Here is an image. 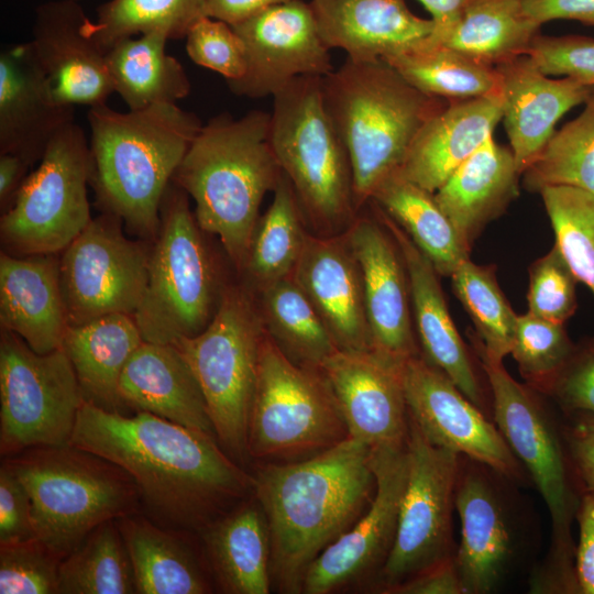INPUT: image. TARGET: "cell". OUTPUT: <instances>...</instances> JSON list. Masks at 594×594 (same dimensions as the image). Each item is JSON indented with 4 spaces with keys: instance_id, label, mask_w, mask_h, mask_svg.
<instances>
[{
    "instance_id": "cell-32",
    "label": "cell",
    "mask_w": 594,
    "mask_h": 594,
    "mask_svg": "<svg viewBox=\"0 0 594 594\" xmlns=\"http://www.w3.org/2000/svg\"><path fill=\"white\" fill-rule=\"evenodd\" d=\"M143 337L134 316L111 314L84 324L68 326L62 348L69 358L84 399L102 409L124 414L121 374Z\"/></svg>"
},
{
    "instance_id": "cell-23",
    "label": "cell",
    "mask_w": 594,
    "mask_h": 594,
    "mask_svg": "<svg viewBox=\"0 0 594 594\" xmlns=\"http://www.w3.org/2000/svg\"><path fill=\"white\" fill-rule=\"evenodd\" d=\"M493 472L460 455L454 502L461 540L454 563L465 594L493 592L514 552L513 529Z\"/></svg>"
},
{
    "instance_id": "cell-55",
    "label": "cell",
    "mask_w": 594,
    "mask_h": 594,
    "mask_svg": "<svg viewBox=\"0 0 594 594\" xmlns=\"http://www.w3.org/2000/svg\"><path fill=\"white\" fill-rule=\"evenodd\" d=\"M388 594H465L454 557L389 587Z\"/></svg>"
},
{
    "instance_id": "cell-26",
    "label": "cell",
    "mask_w": 594,
    "mask_h": 594,
    "mask_svg": "<svg viewBox=\"0 0 594 594\" xmlns=\"http://www.w3.org/2000/svg\"><path fill=\"white\" fill-rule=\"evenodd\" d=\"M499 77L503 122L520 174L535 161L558 121L583 105L594 86L543 74L522 54L495 66Z\"/></svg>"
},
{
    "instance_id": "cell-30",
    "label": "cell",
    "mask_w": 594,
    "mask_h": 594,
    "mask_svg": "<svg viewBox=\"0 0 594 594\" xmlns=\"http://www.w3.org/2000/svg\"><path fill=\"white\" fill-rule=\"evenodd\" d=\"M119 392L127 407L217 439L201 388L174 344L143 341L121 374Z\"/></svg>"
},
{
    "instance_id": "cell-52",
    "label": "cell",
    "mask_w": 594,
    "mask_h": 594,
    "mask_svg": "<svg viewBox=\"0 0 594 594\" xmlns=\"http://www.w3.org/2000/svg\"><path fill=\"white\" fill-rule=\"evenodd\" d=\"M30 495L15 475L2 462L0 469V543L34 538Z\"/></svg>"
},
{
    "instance_id": "cell-8",
    "label": "cell",
    "mask_w": 594,
    "mask_h": 594,
    "mask_svg": "<svg viewBox=\"0 0 594 594\" xmlns=\"http://www.w3.org/2000/svg\"><path fill=\"white\" fill-rule=\"evenodd\" d=\"M270 140L315 234L343 233L356 218L346 147L323 102L321 77L301 76L273 96Z\"/></svg>"
},
{
    "instance_id": "cell-57",
    "label": "cell",
    "mask_w": 594,
    "mask_h": 594,
    "mask_svg": "<svg viewBox=\"0 0 594 594\" xmlns=\"http://www.w3.org/2000/svg\"><path fill=\"white\" fill-rule=\"evenodd\" d=\"M287 1L292 0H206L205 15L235 25L270 7Z\"/></svg>"
},
{
    "instance_id": "cell-29",
    "label": "cell",
    "mask_w": 594,
    "mask_h": 594,
    "mask_svg": "<svg viewBox=\"0 0 594 594\" xmlns=\"http://www.w3.org/2000/svg\"><path fill=\"white\" fill-rule=\"evenodd\" d=\"M502 118L499 92L448 101L417 133L400 173L418 186L436 193L493 135Z\"/></svg>"
},
{
    "instance_id": "cell-48",
    "label": "cell",
    "mask_w": 594,
    "mask_h": 594,
    "mask_svg": "<svg viewBox=\"0 0 594 594\" xmlns=\"http://www.w3.org/2000/svg\"><path fill=\"white\" fill-rule=\"evenodd\" d=\"M578 279L556 244L529 266V314L565 323L578 307Z\"/></svg>"
},
{
    "instance_id": "cell-19",
    "label": "cell",
    "mask_w": 594,
    "mask_h": 594,
    "mask_svg": "<svg viewBox=\"0 0 594 594\" xmlns=\"http://www.w3.org/2000/svg\"><path fill=\"white\" fill-rule=\"evenodd\" d=\"M404 363L374 350H338L320 366L349 437L371 450L399 447L408 436Z\"/></svg>"
},
{
    "instance_id": "cell-20",
    "label": "cell",
    "mask_w": 594,
    "mask_h": 594,
    "mask_svg": "<svg viewBox=\"0 0 594 594\" xmlns=\"http://www.w3.org/2000/svg\"><path fill=\"white\" fill-rule=\"evenodd\" d=\"M371 212L359 211L344 232L361 267L373 350L405 362L420 354L408 274L394 237L372 207Z\"/></svg>"
},
{
    "instance_id": "cell-36",
    "label": "cell",
    "mask_w": 594,
    "mask_h": 594,
    "mask_svg": "<svg viewBox=\"0 0 594 594\" xmlns=\"http://www.w3.org/2000/svg\"><path fill=\"white\" fill-rule=\"evenodd\" d=\"M370 200L405 231L439 275L451 277L470 258L471 249L438 205L435 193L410 182L399 169L376 187Z\"/></svg>"
},
{
    "instance_id": "cell-59",
    "label": "cell",
    "mask_w": 594,
    "mask_h": 594,
    "mask_svg": "<svg viewBox=\"0 0 594 594\" xmlns=\"http://www.w3.org/2000/svg\"><path fill=\"white\" fill-rule=\"evenodd\" d=\"M431 15L433 31L429 35L439 41L460 22L471 0H417Z\"/></svg>"
},
{
    "instance_id": "cell-21",
    "label": "cell",
    "mask_w": 594,
    "mask_h": 594,
    "mask_svg": "<svg viewBox=\"0 0 594 594\" xmlns=\"http://www.w3.org/2000/svg\"><path fill=\"white\" fill-rule=\"evenodd\" d=\"M92 21L79 1L37 6L30 41L55 97L67 106L95 107L114 92L107 52L91 34Z\"/></svg>"
},
{
    "instance_id": "cell-44",
    "label": "cell",
    "mask_w": 594,
    "mask_h": 594,
    "mask_svg": "<svg viewBox=\"0 0 594 594\" xmlns=\"http://www.w3.org/2000/svg\"><path fill=\"white\" fill-rule=\"evenodd\" d=\"M206 0H109L97 10L91 34L103 51L116 42L162 31L169 40L186 37L205 15Z\"/></svg>"
},
{
    "instance_id": "cell-50",
    "label": "cell",
    "mask_w": 594,
    "mask_h": 594,
    "mask_svg": "<svg viewBox=\"0 0 594 594\" xmlns=\"http://www.w3.org/2000/svg\"><path fill=\"white\" fill-rule=\"evenodd\" d=\"M548 76L573 78L594 86V38L584 35L539 33L526 53Z\"/></svg>"
},
{
    "instance_id": "cell-15",
    "label": "cell",
    "mask_w": 594,
    "mask_h": 594,
    "mask_svg": "<svg viewBox=\"0 0 594 594\" xmlns=\"http://www.w3.org/2000/svg\"><path fill=\"white\" fill-rule=\"evenodd\" d=\"M122 220L105 212L59 253L68 326L111 314L134 316L143 298L152 246L128 239Z\"/></svg>"
},
{
    "instance_id": "cell-14",
    "label": "cell",
    "mask_w": 594,
    "mask_h": 594,
    "mask_svg": "<svg viewBox=\"0 0 594 594\" xmlns=\"http://www.w3.org/2000/svg\"><path fill=\"white\" fill-rule=\"evenodd\" d=\"M408 477L392 551L376 576L385 593L454 557L452 514L460 455L435 446L408 416Z\"/></svg>"
},
{
    "instance_id": "cell-11",
    "label": "cell",
    "mask_w": 594,
    "mask_h": 594,
    "mask_svg": "<svg viewBox=\"0 0 594 594\" xmlns=\"http://www.w3.org/2000/svg\"><path fill=\"white\" fill-rule=\"evenodd\" d=\"M349 438L338 403L320 370L289 361L266 333L248 428L249 457L294 462Z\"/></svg>"
},
{
    "instance_id": "cell-16",
    "label": "cell",
    "mask_w": 594,
    "mask_h": 594,
    "mask_svg": "<svg viewBox=\"0 0 594 594\" xmlns=\"http://www.w3.org/2000/svg\"><path fill=\"white\" fill-rule=\"evenodd\" d=\"M403 378L408 416L431 443L507 480H525V468L495 422L443 371L418 354L405 361Z\"/></svg>"
},
{
    "instance_id": "cell-3",
    "label": "cell",
    "mask_w": 594,
    "mask_h": 594,
    "mask_svg": "<svg viewBox=\"0 0 594 594\" xmlns=\"http://www.w3.org/2000/svg\"><path fill=\"white\" fill-rule=\"evenodd\" d=\"M271 113L251 110L240 118L222 112L202 124L172 182L195 204L199 227L217 235L241 274L260 207L283 172L270 140Z\"/></svg>"
},
{
    "instance_id": "cell-42",
    "label": "cell",
    "mask_w": 594,
    "mask_h": 594,
    "mask_svg": "<svg viewBox=\"0 0 594 594\" xmlns=\"http://www.w3.org/2000/svg\"><path fill=\"white\" fill-rule=\"evenodd\" d=\"M132 593L134 571L116 519L97 526L61 561L58 594Z\"/></svg>"
},
{
    "instance_id": "cell-12",
    "label": "cell",
    "mask_w": 594,
    "mask_h": 594,
    "mask_svg": "<svg viewBox=\"0 0 594 594\" xmlns=\"http://www.w3.org/2000/svg\"><path fill=\"white\" fill-rule=\"evenodd\" d=\"M90 145L81 127L66 123L48 143L12 205L2 212L1 242L14 255L58 254L91 221L87 186Z\"/></svg>"
},
{
    "instance_id": "cell-25",
    "label": "cell",
    "mask_w": 594,
    "mask_h": 594,
    "mask_svg": "<svg viewBox=\"0 0 594 594\" xmlns=\"http://www.w3.org/2000/svg\"><path fill=\"white\" fill-rule=\"evenodd\" d=\"M74 107L58 101L30 43L0 53V153L18 154L32 165L68 122Z\"/></svg>"
},
{
    "instance_id": "cell-51",
    "label": "cell",
    "mask_w": 594,
    "mask_h": 594,
    "mask_svg": "<svg viewBox=\"0 0 594 594\" xmlns=\"http://www.w3.org/2000/svg\"><path fill=\"white\" fill-rule=\"evenodd\" d=\"M543 396L551 397L568 415H594V342L576 345Z\"/></svg>"
},
{
    "instance_id": "cell-53",
    "label": "cell",
    "mask_w": 594,
    "mask_h": 594,
    "mask_svg": "<svg viewBox=\"0 0 594 594\" xmlns=\"http://www.w3.org/2000/svg\"><path fill=\"white\" fill-rule=\"evenodd\" d=\"M570 416L562 431L569 460L581 491H594V415Z\"/></svg>"
},
{
    "instance_id": "cell-40",
    "label": "cell",
    "mask_w": 594,
    "mask_h": 594,
    "mask_svg": "<svg viewBox=\"0 0 594 594\" xmlns=\"http://www.w3.org/2000/svg\"><path fill=\"white\" fill-rule=\"evenodd\" d=\"M540 28L524 0H471L457 26L437 42L497 66L525 54Z\"/></svg>"
},
{
    "instance_id": "cell-28",
    "label": "cell",
    "mask_w": 594,
    "mask_h": 594,
    "mask_svg": "<svg viewBox=\"0 0 594 594\" xmlns=\"http://www.w3.org/2000/svg\"><path fill=\"white\" fill-rule=\"evenodd\" d=\"M324 45L346 58L373 61L403 52L433 31L405 0H310Z\"/></svg>"
},
{
    "instance_id": "cell-4",
    "label": "cell",
    "mask_w": 594,
    "mask_h": 594,
    "mask_svg": "<svg viewBox=\"0 0 594 594\" xmlns=\"http://www.w3.org/2000/svg\"><path fill=\"white\" fill-rule=\"evenodd\" d=\"M91 180L97 200L142 239L154 241L161 205L202 123L176 103L118 112L90 107Z\"/></svg>"
},
{
    "instance_id": "cell-35",
    "label": "cell",
    "mask_w": 594,
    "mask_h": 594,
    "mask_svg": "<svg viewBox=\"0 0 594 594\" xmlns=\"http://www.w3.org/2000/svg\"><path fill=\"white\" fill-rule=\"evenodd\" d=\"M168 35L153 31L122 38L107 51V66L117 92L129 110L176 103L190 94L183 65L166 53Z\"/></svg>"
},
{
    "instance_id": "cell-6",
    "label": "cell",
    "mask_w": 594,
    "mask_h": 594,
    "mask_svg": "<svg viewBox=\"0 0 594 594\" xmlns=\"http://www.w3.org/2000/svg\"><path fill=\"white\" fill-rule=\"evenodd\" d=\"M491 392L493 421L536 484L550 516L548 554L534 572L532 593H578L572 524L580 495L563 433L547 410L542 394L518 383L503 362L477 355Z\"/></svg>"
},
{
    "instance_id": "cell-31",
    "label": "cell",
    "mask_w": 594,
    "mask_h": 594,
    "mask_svg": "<svg viewBox=\"0 0 594 594\" xmlns=\"http://www.w3.org/2000/svg\"><path fill=\"white\" fill-rule=\"evenodd\" d=\"M520 177L510 147L498 144L492 135L454 170L435 198L472 249L485 227L519 196Z\"/></svg>"
},
{
    "instance_id": "cell-7",
    "label": "cell",
    "mask_w": 594,
    "mask_h": 594,
    "mask_svg": "<svg viewBox=\"0 0 594 594\" xmlns=\"http://www.w3.org/2000/svg\"><path fill=\"white\" fill-rule=\"evenodd\" d=\"M3 463L30 495L35 538L62 560L97 526L140 506L139 487L127 471L70 444L30 448Z\"/></svg>"
},
{
    "instance_id": "cell-24",
    "label": "cell",
    "mask_w": 594,
    "mask_h": 594,
    "mask_svg": "<svg viewBox=\"0 0 594 594\" xmlns=\"http://www.w3.org/2000/svg\"><path fill=\"white\" fill-rule=\"evenodd\" d=\"M369 204L402 252L409 279L413 320L420 354L443 371L471 402L487 414L485 388L473 355L451 318L439 273L388 215L373 201Z\"/></svg>"
},
{
    "instance_id": "cell-22",
    "label": "cell",
    "mask_w": 594,
    "mask_h": 594,
    "mask_svg": "<svg viewBox=\"0 0 594 594\" xmlns=\"http://www.w3.org/2000/svg\"><path fill=\"white\" fill-rule=\"evenodd\" d=\"M292 276L339 350H373L361 267L345 232H309Z\"/></svg>"
},
{
    "instance_id": "cell-56",
    "label": "cell",
    "mask_w": 594,
    "mask_h": 594,
    "mask_svg": "<svg viewBox=\"0 0 594 594\" xmlns=\"http://www.w3.org/2000/svg\"><path fill=\"white\" fill-rule=\"evenodd\" d=\"M524 9L539 25L572 20L594 26V0H524Z\"/></svg>"
},
{
    "instance_id": "cell-38",
    "label": "cell",
    "mask_w": 594,
    "mask_h": 594,
    "mask_svg": "<svg viewBox=\"0 0 594 594\" xmlns=\"http://www.w3.org/2000/svg\"><path fill=\"white\" fill-rule=\"evenodd\" d=\"M254 295L266 333L294 364L319 370L339 350L292 275Z\"/></svg>"
},
{
    "instance_id": "cell-27",
    "label": "cell",
    "mask_w": 594,
    "mask_h": 594,
    "mask_svg": "<svg viewBox=\"0 0 594 594\" xmlns=\"http://www.w3.org/2000/svg\"><path fill=\"white\" fill-rule=\"evenodd\" d=\"M0 323L36 353L62 346L68 327L59 255H0Z\"/></svg>"
},
{
    "instance_id": "cell-9",
    "label": "cell",
    "mask_w": 594,
    "mask_h": 594,
    "mask_svg": "<svg viewBox=\"0 0 594 594\" xmlns=\"http://www.w3.org/2000/svg\"><path fill=\"white\" fill-rule=\"evenodd\" d=\"M204 233L189 196L172 182L161 205L145 292L134 314L144 341L173 344L197 336L216 315L227 284Z\"/></svg>"
},
{
    "instance_id": "cell-17",
    "label": "cell",
    "mask_w": 594,
    "mask_h": 594,
    "mask_svg": "<svg viewBox=\"0 0 594 594\" xmlns=\"http://www.w3.org/2000/svg\"><path fill=\"white\" fill-rule=\"evenodd\" d=\"M374 496L360 519L308 566L301 593L328 594L367 576H377L395 541L408 477L407 441L372 450Z\"/></svg>"
},
{
    "instance_id": "cell-45",
    "label": "cell",
    "mask_w": 594,
    "mask_h": 594,
    "mask_svg": "<svg viewBox=\"0 0 594 594\" xmlns=\"http://www.w3.org/2000/svg\"><path fill=\"white\" fill-rule=\"evenodd\" d=\"M554 232V244L578 282L594 296V194L572 186L539 193ZM594 342V337L591 339Z\"/></svg>"
},
{
    "instance_id": "cell-37",
    "label": "cell",
    "mask_w": 594,
    "mask_h": 594,
    "mask_svg": "<svg viewBox=\"0 0 594 594\" xmlns=\"http://www.w3.org/2000/svg\"><path fill=\"white\" fill-rule=\"evenodd\" d=\"M383 59L418 90L447 101L499 92L495 66L433 41L429 35Z\"/></svg>"
},
{
    "instance_id": "cell-49",
    "label": "cell",
    "mask_w": 594,
    "mask_h": 594,
    "mask_svg": "<svg viewBox=\"0 0 594 594\" xmlns=\"http://www.w3.org/2000/svg\"><path fill=\"white\" fill-rule=\"evenodd\" d=\"M185 38L186 52L195 64L220 74L227 82L245 75V45L232 25L204 15Z\"/></svg>"
},
{
    "instance_id": "cell-18",
    "label": "cell",
    "mask_w": 594,
    "mask_h": 594,
    "mask_svg": "<svg viewBox=\"0 0 594 594\" xmlns=\"http://www.w3.org/2000/svg\"><path fill=\"white\" fill-rule=\"evenodd\" d=\"M246 50L245 75L227 82L238 96H274L301 76L323 77L334 68L309 2L275 4L232 25Z\"/></svg>"
},
{
    "instance_id": "cell-33",
    "label": "cell",
    "mask_w": 594,
    "mask_h": 594,
    "mask_svg": "<svg viewBox=\"0 0 594 594\" xmlns=\"http://www.w3.org/2000/svg\"><path fill=\"white\" fill-rule=\"evenodd\" d=\"M201 531L209 565L222 592L270 593V532L265 514L255 495Z\"/></svg>"
},
{
    "instance_id": "cell-54",
    "label": "cell",
    "mask_w": 594,
    "mask_h": 594,
    "mask_svg": "<svg viewBox=\"0 0 594 594\" xmlns=\"http://www.w3.org/2000/svg\"><path fill=\"white\" fill-rule=\"evenodd\" d=\"M575 520L579 526L574 558L576 590L594 594V491H581Z\"/></svg>"
},
{
    "instance_id": "cell-60",
    "label": "cell",
    "mask_w": 594,
    "mask_h": 594,
    "mask_svg": "<svg viewBox=\"0 0 594 594\" xmlns=\"http://www.w3.org/2000/svg\"><path fill=\"white\" fill-rule=\"evenodd\" d=\"M75 1H79V0H75Z\"/></svg>"
},
{
    "instance_id": "cell-46",
    "label": "cell",
    "mask_w": 594,
    "mask_h": 594,
    "mask_svg": "<svg viewBox=\"0 0 594 594\" xmlns=\"http://www.w3.org/2000/svg\"><path fill=\"white\" fill-rule=\"evenodd\" d=\"M575 348L564 323L552 322L529 312L518 315L510 354L525 383L540 394H544Z\"/></svg>"
},
{
    "instance_id": "cell-5",
    "label": "cell",
    "mask_w": 594,
    "mask_h": 594,
    "mask_svg": "<svg viewBox=\"0 0 594 594\" xmlns=\"http://www.w3.org/2000/svg\"><path fill=\"white\" fill-rule=\"evenodd\" d=\"M321 91L350 156L359 211L402 167L422 125L448 103L411 86L382 58H346L321 77Z\"/></svg>"
},
{
    "instance_id": "cell-10",
    "label": "cell",
    "mask_w": 594,
    "mask_h": 594,
    "mask_svg": "<svg viewBox=\"0 0 594 594\" xmlns=\"http://www.w3.org/2000/svg\"><path fill=\"white\" fill-rule=\"evenodd\" d=\"M265 336L254 293L244 283H230L207 328L173 343L201 388L218 442L239 463L249 457V419Z\"/></svg>"
},
{
    "instance_id": "cell-41",
    "label": "cell",
    "mask_w": 594,
    "mask_h": 594,
    "mask_svg": "<svg viewBox=\"0 0 594 594\" xmlns=\"http://www.w3.org/2000/svg\"><path fill=\"white\" fill-rule=\"evenodd\" d=\"M452 289L474 324L470 334L473 352L493 362L510 354L518 315L501 289L494 265H479L470 258L451 275Z\"/></svg>"
},
{
    "instance_id": "cell-13",
    "label": "cell",
    "mask_w": 594,
    "mask_h": 594,
    "mask_svg": "<svg viewBox=\"0 0 594 594\" xmlns=\"http://www.w3.org/2000/svg\"><path fill=\"white\" fill-rule=\"evenodd\" d=\"M84 400L75 370L62 346L40 354L18 334L1 331L2 455L69 444Z\"/></svg>"
},
{
    "instance_id": "cell-34",
    "label": "cell",
    "mask_w": 594,
    "mask_h": 594,
    "mask_svg": "<svg viewBox=\"0 0 594 594\" xmlns=\"http://www.w3.org/2000/svg\"><path fill=\"white\" fill-rule=\"evenodd\" d=\"M127 546L139 594H205L207 573L190 544L170 529L135 514L116 519Z\"/></svg>"
},
{
    "instance_id": "cell-47",
    "label": "cell",
    "mask_w": 594,
    "mask_h": 594,
    "mask_svg": "<svg viewBox=\"0 0 594 594\" xmlns=\"http://www.w3.org/2000/svg\"><path fill=\"white\" fill-rule=\"evenodd\" d=\"M61 561L35 537L0 543V593L58 594Z\"/></svg>"
},
{
    "instance_id": "cell-43",
    "label": "cell",
    "mask_w": 594,
    "mask_h": 594,
    "mask_svg": "<svg viewBox=\"0 0 594 594\" xmlns=\"http://www.w3.org/2000/svg\"><path fill=\"white\" fill-rule=\"evenodd\" d=\"M583 105L524 170L526 190L539 194L548 186H572L594 194V88Z\"/></svg>"
},
{
    "instance_id": "cell-39",
    "label": "cell",
    "mask_w": 594,
    "mask_h": 594,
    "mask_svg": "<svg viewBox=\"0 0 594 594\" xmlns=\"http://www.w3.org/2000/svg\"><path fill=\"white\" fill-rule=\"evenodd\" d=\"M307 227L293 186L283 173L270 207L257 221L241 273L253 293L292 275L309 233Z\"/></svg>"
},
{
    "instance_id": "cell-58",
    "label": "cell",
    "mask_w": 594,
    "mask_h": 594,
    "mask_svg": "<svg viewBox=\"0 0 594 594\" xmlns=\"http://www.w3.org/2000/svg\"><path fill=\"white\" fill-rule=\"evenodd\" d=\"M32 164L12 153H0V206L2 212L13 202L19 189L28 177Z\"/></svg>"
},
{
    "instance_id": "cell-1",
    "label": "cell",
    "mask_w": 594,
    "mask_h": 594,
    "mask_svg": "<svg viewBox=\"0 0 594 594\" xmlns=\"http://www.w3.org/2000/svg\"><path fill=\"white\" fill-rule=\"evenodd\" d=\"M69 444L127 471L148 513L172 528L201 531L254 488L215 437L146 411L84 400Z\"/></svg>"
},
{
    "instance_id": "cell-2",
    "label": "cell",
    "mask_w": 594,
    "mask_h": 594,
    "mask_svg": "<svg viewBox=\"0 0 594 594\" xmlns=\"http://www.w3.org/2000/svg\"><path fill=\"white\" fill-rule=\"evenodd\" d=\"M253 477L268 526L272 581L285 593H301L308 566L374 496L372 450L349 437L304 460L266 463Z\"/></svg>"
}]
</instances>
